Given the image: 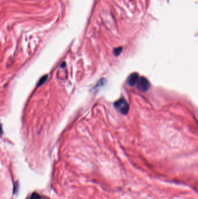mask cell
Here are the masks:
<instances>
[{
  "label": "cell",
  "instance_id": "1",
  "mask_svg": "<svg viewBox=\"0 0 198 199\" xmlns=\"http://www.w3.org/2000/svg\"><path fill=\"white\" fill-rule=\"evenodd\" d=\"M116 109L123 115H126L129 111V105L127 101L124 99L118 100L114 103Z\"/></svg>",
  "mask_w": 198,
  "mask_h": 199
},
{
  "label": "cell",
  "instance_id": "2",
  "mask_svg": "<svg viewBox=\"0 0 198 199\" xmlns=\"http://www.w3.org/2000/svg\"><path fill=\"white\" fill-rule=\"evenodd\" d=\"M137 84L138 89L142 92H146L150 87V83L145 77H139Z\"/></svg>",
  "mask_w": 198,
  "mask_h": 199
},
{
  "label": "cell",
  "instance_id": "3",
  "mask_svg": "<svg viewBox=\"0 0 198 199\" xmlns=\"http://www.w3.org/2000/svg\"><path fill=\"white\" fill-rule=\"evenodd\" d=\"M138 79L139 75L137 73H133L129 77L127 82L130 86H134L135 84H137Z\"/></svg>",
  "mask_w": 198,
  "mask_h": 199
},
{
  "label": "cell",
  "instance_id": "4",
  "mask_svg": "<svg viewBox=\"0 0 198 199\" xmlns=\"http://www.w3.org/2000/svg\"><path fill=\"white\" fill-rule=\"evenodd\" d=\"M122 50H123L122 47H118V48H115L114 50V51H113V53H114V55H116V56L119 55V54L121 53Z\"/></svg>",
  "mask_w": 198,
  "mask_h": 199
},
{
  "label": "cell",
  "instance_id": "5",
  "mask_svg": "<svg viewBox=\"0 0 198 199\" xmlns=\"http://www.w3.org/2000/svg\"><path fill=\"white\" fill-rule=\"evenodd\" d=\"M41 199V197L40 196L37 194V193H33L31 196L30 199Z\"/></svg>",
  "mask_w": 198,
  "mask_h": 199
}]
</instances>
